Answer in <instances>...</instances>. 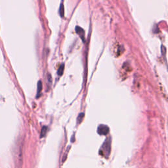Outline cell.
Returning <instances> with one entry per match:
<instances>
[{
  "label": "cell",
  "instance_id": "1",
  "mask_svg": "<svg viewBox=\"0 0 168 168\" xmlns=\"http://www.w3.org/2000/svg\"><path fill=\"white\" fill-rule=\"evenodd\" d=\"M111 149V138L108 137L102 144V147L99 150V154L103 156L106 158H108L110 153Z\"/></svg>",
  "mask_w": 168,
  "mask_h": 168
},
{
  "label": "cell",
  "instance_id": "2",
  "mask_svg": "<svg viewBox=\"0 0 168 168\" xmlns=\"http://www.w3.org/2000/svg\"><path fill=\"white\" fill-rule=\"evenodd\" d=\"M109 127L107 126L101 124V125H99L98 127L97 133L100 135H107L109 133Z\"/></svg>",
  "mask_w": 168,
  "mask_h": 168
},
{
  "label": "cell",
  "instance_id": "3",
  "mask_svg": "<svg viewBox=\"0 0 168 168\" xmlns=\"http://www.w3.org/2000/svg\"><path fill=\"white\" fill-rule=\"evenodd\" d=\"M76 32L77 34H78L79 36L80 37V38L82 39V41L83 42L85 41V32H84V30L82 28L77 26L76 27Z\"/></svg>",
  "mask_w": 168,
  "mask_h": 168
},
{
  "label": "cell",
  "instance_id": "4",
  "mask_svg": "<svg viewBox=\"0 0 168 168\" xmlns=\"http://www.w3.org/2000/svg\"><path fill=\"white\" fill-rule=\"evenodd\" d=\"M42 83L41 81H39L38 83V91H37V96H36L37 98L39 97L40 93L42 91Z\"/></svg>",
  "mask_w": 168,
  "mask_h": 168
},
{
  "label": "cell",
  "instance_id": "5",
  "mask_svg": "<svg viewBox=\"0 0 168 168\" xmlns=\"http://www.w3.org/2000/svg\"><path fill=\"white\" fill-rule=\"evenodd\" d=\"M47 131V127H46V126L42 127V130H41V133H40V138L44 137L46 135Z\"/></svg>",
  "mask_w": 168,
  "mask_h": 168
},
{
  "label": "cell",
  "instance_id": "6",
  "mask_svg": "<svg viewBox=\"0 0 168 168\" xmlns=\"http://www.w3.org/2000/svg\"><path fill=\"white\" fill-rule=\"evenodd\" d=\"M64 64L63 63L60 65L59 66L58 71H57V74L58 76H62L63 74V71H64Z\"/></svg>",
  "mask_w": 168,
  "mask_h": 168
},
{
  "label": "cell",
  "instance_id": "7",
  "mask_svg": "<svg viewBox=\"0 0 168 168\" xmlns=\"http://www.w3.org/2000/svg\"><path fill=\"white\" fill-rule=\"evenodd\" d=\"M83 117H84V113L81 112L80 114H79L78 116H77V123H80L81 122H82L83 119Z\"/></svg>",
  "mask_w": 168,
  "mask_h": 168
},
{
  "label": "cell",
  "instance_id": "8",
  "mask_svg": "<svg viewBox=\"0 0 168 168\" xmlns=\"http://www.w3.org/2000/svg\"><path fill=\"white\" fill-rule=\"evenodd\" d=\"M59 13H60L61 17H64V5L63 4V2L61 4V6H60V9H59Z\"/></svg>",
  "mask_w": 168,
  "mask_h": 168
}]
</instances>
